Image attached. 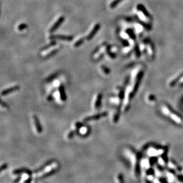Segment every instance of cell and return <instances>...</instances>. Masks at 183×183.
Masks as SVG:
<instances>
[{
	"label": "cell",
	"mask_w": 183,
	"mask_h": 183,
	"mask_svg": "<svg viewBox=\"0 0 183 183\" xmlns=\"http://www.w3.org/2000/svg\"><path fill=\"white\" fill-rule=\"evenodd\" d=\"M49 39L51 40H55V39H58V40H62V41H72L73 39V36H66V35H60V34H58V35H54L52 34L49 36Z\"/></svg>",
	"instance_id": "obj_1"
},
{
	"label": "cell",
	"mask_w": 183,
	"mask_h": 183,
	"mask_svg": "<svg viewBox=\"0 0 183 183\" xmlns=\"http://www.w3.org/2000/svg\"><path fill=\"white\" fill-rule=\"evenodd\" d=\"M108 115L107 112H101V113L98 114L90 116V117H88L87 118H84V122H88V121H94V120H99L100 118H102V117H107Z\"/></svg>",
	"instance_id": "obj_2"
},
{
	"label": "cell",
	"mask_w": 183,
	"mask_h": 183,
	"mask_svg": "<svg viewBox=\"0 0 183 183\" xmlns=\"http://www.w3.org/2000/svg\"><path fill=\"white\" fill-rule=\"evenodd\" d=\"M65 20V17L64 16H61L59 18L58 20L54 23L53 26L51 27L49 30V33H53L54 32H55L60 27V26L63 23Z\"/></svg>",
	"instance_id": "obj_3"
},
{
	"label": "cell",
	"mask_w": 183,
	"mask_h": 183,
	"mask_svg": "<svg viewBox=\"0 0 183 183\" xmlns=\"http://www.w3.org/2000/svg\"><path fill=\"white\" fill-rule=\"evenodd\" d=\"M100 27H101V25L99 23H97V24H96L94 26V27H93V29H92V30L90 32V33H89L88 35L86 37V39L87 40V41H90V40L92 39L94 37V36L95 35L96 33H97L98 31L100 30Z\"/></svg>",
	"instance_id": "obj_4"
},
{
	"label": "cell",
	"mask_w": 183,
	"mask_h": 183,
	"mask_svg": "<svg viewBox=\"0 0 183 183\" xmlns=\"http://www.w3.org/2000/svg\"><path fill=\"white\" fill-rule=\"evenodd\" d=\"M20 86H18V85L14 86L11 87V88H8V89H5V90H3V91L1 92V96L7 95L10 94V93H13V92H14L17 91L18 90H19V89H20Z\"/></svg>",
	"instance_id": "obj_5"
},
{
	"label": "cell",
	"mask_w": 183,
	"mask_h": 183,
	"mask_svg": "<svg viewBox=\"0 0 183 183\" xmlns=\"http://www.w3.org/2000/svg\"><path fill=\"white\" fill-rule=\"evenodd\" d=\"M33 120H34V124H35V127L37 131V133H41L42 132V131H43V128H42V126H41L39 118H38V117H37L36 115H34L33 117Z\"/></svg>",
	"instance_id": "obj_6"
},
{
	"label": "cell",
	"mask_w": 183,
	"mask_h": 183,
	"mask_svg": "<svg viewBox=\"0 0 183 183\" xmlns=\"http://www.w3.org/2000/svg\"><path fill=\"white\" fill-rule=\"evenodd\" d=\"M59 92L60 98H61V100L63 101V102L66 101L67 99V96L65 93V90L64 86H63V84H61V85L59 86Z\"/></svg>",
	"instance_id": "obj_7"
},
{
	"label": "cell",
	"mask_w": 183,
	"mask_h": 183,
	"mask_svg": "<svg viewBox=\"0 0 183 183\" xmlns=\"http://www.w3.org/2000/svg\"><path fill=\"white\" fill-rule=\"evenodd\" d=\"M102 93H99L97 96V98L96 99L95 103V108L96 109H99L101 108V102H102Z\"/></svg>",
	"instance_id": "obj_8"
},
{
	"label": "cell",
	"mask_w": 183,
	"mask_h": 183,
	"mask_svg": "<svg viewBox=\"0 0 183 183\" xmlns=\"http://www.w3.org/2000/svg\"><path fill=\"white\" fill-rule=\"evenodd\" d=\"M27 173L29 175H32V172L30 171L29 169H27V168H22V169H18L16 170L13 171V174H21V173Z\"/></svg>",
	"instance_id": "obj_9"
},
{
	"label": "cell",
	"mask_w": 183,
	"mask_h": 183,
	"mask_svg": "<svg viewBox=\"0 0 183 183\" xmlns=\"http://www.w3.org/2000/svg\"><path fill=\"white\" fill-rule=\"evenodd\" d=\"M106 52L109 56L112 59H114L116 58V54L114 52L111 51V45H107L106 46Z\"/></svg>",
	"instance_id": "obj_10"
},
{
	"label": "cell",
	"mask_w": 183,
	"mask_h": 183,
	"mask_svg": "<svg viewBox=\"0 0 183 183\" xmlns=\"http://www.w3.org/2000/svg\"><path fill=\"white\" fill-rule=\"evenodd\" d=\"M56 43H57L55 41H53V40H52V41H51V42H50L49 44L46 45L44 46L43 47H42V48L40 49V51H46V50H48V49H49L50 48L53 47V46H55L56 45Z\"/></svg>",
	"instance_id": "obj_11"
},
{
	"label": "cell",
	"mask_w": 183,
	"mask_h": 183,
	"mask_svg": "<svg viewBox=\"0 0 183 183\" xmlns=\"http://www.w3.org/2000/svg\"><path fill=\"white\" fill-rule=\"evenodd\" d=\"M137 8H138V10L139 11H140L141 12H142V13H143L144 15H145V16L149 17V13H148V11H147V10H146V8H145V7H144L143 5H142V4H139V5L137 6Z\"/></svg>",
	"instance_id": "obj_12"
},
{
	"label": "cell",
	"mask_w": 183,
	"mask_h": 183,
	"mask_svg": "<svg viewBox=\"0 0 183 183\" xmlns=\"http://www.w3.org/2000/svg\"><path fill=\"white\" fill-rule=\"evenodd\" d=\"M59 49H55V50H52V51H51L48 54H47L46 55H45V56L44 57V59H48L49 58H51L52 57L54 56V55H55L59 52Z\"/></svg>",
	"instance_id": "obj_13"
},
{
	"label": "cell",
	"mask_w": 183,
	"mask_h": 183,
	"mask_svg": "<svg viewBox=\"0 0 183 183\" xmlns=\"http://www.w3.org/2000/svg\"><path fill=\"white\" fill-rule=\"evenodd\" d=\"M59 74H60L59 72H55V73H53V74H51V76H49L46 79V82H51V81H52V80H54L55 79L58 77V76L59 75Z\"/></svg>",
	"instance_id": "obj_14"
},
{
	"label": "cell",
	"mask_w": 183,
	"mask_h": 183,
	"mask_svg": "<svg viewBox=\"0 0 183 183\" xmlns=\"http://www.w3.org/2000/svg\"><path fill=\"white\" fill-rule=\"evenodd\" d=\"M52 162H53V160H49V161L47 162L45 164H44V165H43V166H42V167H41V168H40L39 169H37V170H36V171H35V172H36V173L40 172L42 171H43V169H45V168H46V167H49V166L50 165H51V164H52Z\"/></svg>",
	"instance_id": "obj_15"
},
{
	"label": "cell",
	"mask_w": 183,
	"mask_h": 183,
	"mask_svg": "<svg viewBox=\"0 0 183 183\" xmlns=\"http://www.w3.org/2000/svg\"><path fill=\"white\" fill-rule=\"evenodd\" d=\"M58 171V169H51V171H49V172H48L45 173L44 174H43V175L40 178H46V177H49V176L52 175L54 174L56 172Z\"/></svg>",
	"instance_id": "obj_16"
},
{
	"label": "cell",
	"mask_w": 183,
	"mask_h": 183,
	"mask_svg": "<svg viewBox=\"0 0 183 183\" xmlns=\"http://www.w3.org/2000/svg\"><path fill=\"white\" fill-rule=\"evenodd\" d=\"M126 32L127 34L129 35V36L133 40L135 39L136 38L135 34L133 31L131 29H128L126 30Z\"/></svg>",
	"instance_id": "obj_17"
},
{
	"label": "cell",
	"mask_w": 183,
	"mask_h": 183,
	"mask_svg": "<svg viewBox=\"0 0 183 183\" xmlns=\"http://www.w3.org/2000/svg\"><path fill=\"white\" fill-rule=\"evenodd\" d=\"M122 1H123V0H114L113 1H112L110 3V7L111 8H114L116 7L118 4H120Z\"/></svg>",
	"instance_id": "obj_18"
},
{
	"label": "cell",
	"mask_w": 183,
	"mask_h": 183,
	"mask_svg": "<svg viewBox=\"0 0 183 183\" xmlns=\"http://www.w3.org/2000/svg\"><path fill=\"white\" fill-rule=\"evenodd\" d=\"M85 40V39L84 38H81V39H80L79 40H78V41H77V42H76L75 43H74L75 47L77 48V47H79V46H80L81 45H82V43H84V42Z\"/></svg>",
	"instance_id": "obj_19"
},
{
	"label": "cell",
	"mask_w": 183,
	"mask_h": 183,
	"mask_svg": "<svg viewBox=\"0 0 183 183\" xmlns=\"http://www.w3.org/2000/svg\"><path fill=\"white\" fill-rule=\"evenodd\" d=\"M101 69H102V71L104 72V73H105L106 74H109L110 73V69L107 67L106 65H101Z\"/></svg>",
	"instance_id": "obj_20"
},
{
	"label": "cell",
	"mask_w": 183,
	"mask_h": 183,
	"mask_svg": "<svg viewBox=\"0 0 183 183\" xmlns=\"http://www.w3.org/2000/svg\"><path fill=\"white\" fill-rule=\"evenodd\" d=\"M28 27L26 23H22L18 26V30H23Z\"/></svg>",
	"instance_id": "obj_21"
},
{
	"label": "cell",
	"mask_w": 183,
	"mask_h": 183,
	"mask_svg": "<svg viewBox=\"0 0 183 183\" xmlns=\"http://www.w3.org/2000/svg\"><path fill=\"white\" fill-rule=\"evenodd\" d=\"M120 41L121 42V43H123V45L124 46H129V42L127 41V40L121 38H120Z\"/></svg>",
	"instance_id": "obj_22"
},
{
	"label": "cell",
	"mask_w": 183,
	"mask_h": 183,
	"mask_svg": "<svg viewBox=\"0 0 183 183\" xmlns=\"http://www.w3.org/2000/svg\"><path fill=\"white\" fill-rule=\"evenodd\" d=\"M102 46H97V48H95L94 49V50H93V51L92 52V53H91V55H93L95 54L96 53H97L98 52H99V51H100V48Z\"/></svg>",
	"instance_id": "obj_23"
},
{
	"label": "cell",
	"mask_w": 183,
	"mask_h": 183,
	"mask_svg": "<svg viewBox=\"0 0 183 183\" xmlns=\"http://www.w3.org/2000/svg\"><path fill=\"white\" fill-rule=\"evenodd\" d=\"M104 56V53H101V54H100V55H99V56L96 59V60H94V61H95V62H97V61H100V60H101L102 58H103Z\"/></svg>",
	"instance_id": "obj_24"
},
{
	"label": "cell",
	"mask_w": 183,
	"mask_h": 183,
	"mask_svg": "<svg viewBox=\"0 0 183 183\" xmlns=\"http://www.w3.org/2000/svg\"><path fill=\"white\" fill-rule=\"evenodd\" d=\"M75 126H76V127H77V129H80L83 127L84 124L82 123H81V122H77V123H75Z\"/></svg>",
	"instance_id": "obj_25"
},
{
	"label": "cell",
	"mask_w": 183,
	"mask_h": 183,
	"mask_svg": "<svg viewBox=\"0 0 183 183\" xmlns=\"http://www.w3.org/2000/svg\"><path fill=\"white\" fill-rule=\"evenodd\" d=\"M75 134V132L73 131H71L69 133L68 135V137L69 139H72V137L74 136Z\"/></svg>",
	"instance_id": "obj_26"
},
{
	"label": "cell",
	"mask_w": 183,
	"mask_h": 183,
	"mask_svg": "<svg viewBox=\"0 0 183 183\" xmlns=\"http://www.w3.org/2000/svg\"><path fill=\"white\" fill-rule=\"evenodd\" d=\"M8 166H7V164H3V165L1 166V171H3L4 170H5V169H6L7 168Z\"/></svg>",
	"instance_id": "obj_27"
},
{
	"label": "cell",
	"mask_w": 183,
	"mask_h": 183,
	"mask_svg": "<svg viewBox=\"0 0 183 183\" xmlns=\"http://www.w3.org/2000/svg\"><path fill=\"white\" fill-rule=\"evenodd\" d=\"M1 104L2 107H5V108H8V106L7 103H5V102H3V101L2 100H1Z\"/></svg>",
	"instance_id": "obj_28"
},
{
	"label": "cell",
	"mask_w": 183,
	"mask_h": 183,
	"mask_svg": "<svg viewBox=\"0 0 183 183\" xmlns=\"http://www.w3.org/2000/svg\"><path fill=\"white\" fill-rule=\"evenodd\" d=\"M119 180L120 181V183H124L123 181V179H122V176H121V175H119Z\"/></svg>",
	"instance_id": "obj_29"
}]
</instances>
